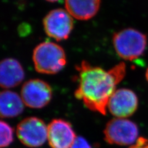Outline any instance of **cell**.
I'll return each mask as SVG.
<instances>
[{
  "label": "cell",
  "mask_w": 148,
  "mask_h": 148,
  "mask_svg": "<svg viewBox=\"0 0 148 148\" xmlns=\"http://www.w3.org/2000/svg\"><path fill=\"white\" fill-rule=\"evenodd\" d=\"M104 135L105 141L109 144L132 146L138 140V127L130 120L115 118L106 125Z\"/></svg>",
  "instance_id": "277c9868"
},
{
  "label": "cell",
  "mask_w": 148,
  "mask_h": 148,
  "mask_svg": "<svg viewBox=\"0 0 148 148\" xmlns=\"http://www.w3.org/2000/svg\"><path fill=\"white\" fill-rule=\"evenodd\" d=\"M77 136L70 123L54 119L48 125V141L51 148H71Z\"/></svg>",
  "instance_id": "9c48e42d"
},
{
  "label": "cell",
  "mask_w": 148,
  "mask_h": 148,
  "mask_svg": "<svg viewBox=\"0 0 148 148\" xmlns=\"http://www.w3.org/2000/svg\"><path fill=\"white\" fill-rule=\"evenodd\" d=\"M16 133L22 144L30 147H40L48 141V125L36 117L22 120L18 124Z\"/></svg>",
  "instance_id": "5b68a950"
},
{
  "label": "cell",
  "mask_w": 148,
  "mask_h": 148,
  "mask_svg": "<svg viewBox=\"0 0 148 148\" xmlns=\"http://www.w3.org/2000/svg\"><path fill=\"white\" fill-rule=\"evenodd\" d=\"M138 99L132 90L127 88L116 90L110 96L108 109L115 118L125 119L135 112Z\"/></svg>",
  "instance_id": "ba28073f"
},
{
  "label": "cell",
  "mask_w": 148,
  "mask_h": 148,
  "mask_svg": "<svg viewBox=\"0 0 148 148\" xmlns=\"http://www.w3.org/2000/svg\"><path fill=\"white\" fill-rule=\"evenodd\" d=\"M71 148H91V147L85 138L77 136Z\"/></svg>",
  "instance_id": "5bb4252c"
},
{
  "label": "cell",
  "mask_w": 148,
  "mask_h": 148,
  "mask_svg": "<svg viewBox=\"0 0 148 148\" xmlns=\"http://www.w3.org/2000/svg\"><path fill=\"white\" fill-rule=\"evenodd\" d=\"M21 96L12 91L5 90L0 93V115L2 118L18 116L24 109Z\"/></svg>",
  "instance_id": "7c38bea8"
},
{
  "label": "cell",
  "mask_w": 148,
  "mask_h": 148,
  "mask_svg": "<svg viewBox=\"0 0 148 148\" xmlns=\"http://www.w3.org/2000/svg\"><path fill=\"white\" fill-rule=\"evenodd\" d=\"M0 146L1 148L8 147L13 141L14 132L12 127L6 122H0Z\"/></svg>",
  "instance_id": "4fadbf2b"
},
{
  "label": "cell",
  "mask_w": 148,
  "mask_h": 148,
  "mask_svg": "<svg viewBox=\"0 0 148 148\" xmlns=\"http://www.w3.org/2000/svg\"><path fill=\"white\" fill-rule=\"evenodd\" d=\"M25 72L22 65L12 58L4 59L0 64V85L9 89L18 86L24 80Z\"/></svg>",
  "instance_id": "30bf717a"
},
{
  "label": "cell",
  "mask_w": 148,
  "mask_h": 148,
  "mask_svg": "<svg viewBox=\"0 0 148 148\" xmlns=\"http://www.w3.org/2000/svg\"><path fill=\"white\" fill-rule=\"evenodd\" d=\"M46 1H49V2H56V1H59V0H46Z\"/></svg>",
  "instance_id": "e0dca14e"
},
{
  "label": "cell",
  "mask_w": 148,
  "mask_h": 148,
  "mask_svg": "<svg viewBox=\"0 0 148 148\" xmlns=\"http://www.w3.org/2000/svg\"><path fill=\"white\" fill-rule=\"evenodd\" d=\"M43 26L46 34L51 38L57 41L66 40L73 29V17L66 9H53L45 17Z\"/></svg>",
  "instance_id": "8992f818"
},
{
  "label": "cell",
  "mask_w": 148,
  "mask_h": 148,
  "mask_svg": "<svg viewBox=\"0 0 148 148\" xmlns=\"http://www.w3.org/2000/svg\"><path fill=\"white\" fill-rule=\"evenodd\" d=\"M101 0H65L67 12L76 19L86 21L98 12Z\"/></svg>",
  "instance_id": "8fae6325"
},
{
  "label": "cell",
  "mask_w": 148,
  "mask_h": 148,
  "mask_svg": "<svg viewBox=\"0 0 148 148\" xmlns=\"http://www.w3.org/2000/svg\"><path fill=\"white\" fill-rule=\"evenodd\" d=\"M77 70L78 86L75 96L88 109L106 115L110 96L126 73L125 65L121 62L107 71L83 61Z\"/></svg>",
  "instance_id": "6da1fadb"
},
{
  "label": "cell",
  "mask_w": 148,
  "mask_h": 148,
  "mask_svg": "<svg viewBox=\"0 0 148 148\" xmlns=\"http://www.w3.org/2000/svg\"><path fill=\"white\" fill-rule=\"evenodd\" d=\"M146 79H147V82H148V68H147V71H146Z\"/></svg>",
  "instance_id": "2e32d148"
},
{
  "label": "cell",
  "mask_w": 148,
  "mask_h": 148,
  "mask_svg": "<svg viewBox=\"0 0 148 148\" xmlns=\"http://www.w3.org/2000/svg\"><path fill=\"white\" fill-rule=\"evenodd\" d=\"M33 62L35 70L38 72L55 74L65 67L67 59L61 46L53 42H43L34 49Z\"/></svg>",
  "instance_id": "7a4b0ae2"
},
{
  "label": "cell",
  "mask_w": 148,
  "mask_h": 148,
  "mask_svg": "<svg viewBox=\"0 0 148 148\" xmlns=\"http://www.w3.org/2000/svg\"><path fill=\"white\" fill-rule=\"evenodd\" d=\"M53 91L48 83L40 79H32L23 85L21 96L24 104L32 109L43 108L49 104Z\"/></svg>",
  "instance_id": "52a82bcc"
},
{
  "label": "cell",
  "mask_w": 148,
  "mask_h": 148,
  "mask_svg": "<svg viewBox=\"0 0 148 148\" xmlns=\"http://www.w3.org/2000/svg\"><path fill=\"white\" fill-rule=\"evenodd\" d=\"M113 45L119 56L126 61H133L145 52L147 38L140 31L126 29L114 35Z\"/></svg>",
  "instance_id": "3957f363"
},
{
  "label": "cell",
  "mask_w": 148,
  "mask_h": 148,
  "mask_svg": "<svg viewBox=\"0 0 148 148\" xmlns=\"http://www.w3.org/2000/svg\"><path fill=\"white\" fill-rule=\"evenodd\" d=\"M129 148H148V140L145 138H139L135 144Z\"/></svg>",
  "instance_id": "9a60e30c"
}]
</instances>
